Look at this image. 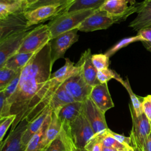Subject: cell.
Wrapping results in <instances>:
<instances>
[{
    "label": "cell",
    "instance_id": "21",
    "mask_svg": "<svg viewBox=\"0 0 151 151\" xmlns=\"http://www.w3.org/2000/svg\"><path fill=\"white\" fill-rule=\"evenodd\" d=\"M50 111L51 110L49 107H48L40 115L29 123L28 127L23 134L22 139V143L25 147H27V144L34 134L41 127Z\"/></svg>",
    "mask_w": 151,
    "mask_h": 151
},
{
    "label": "cell",
    "instance_id": "45",
    "mask_svg": "<svg viewBox=\"0 0 151 151\" xmlns=\"http://www.w3.org/2000/svg\"><path fill=\"white\" fill-rule=\"evenodd\" d=\"M102 151H118V150H117L115 148H113V147H108L103 146Z\"/></svg>",
    "mask_w": 151,
    "mask_h": 151
},
{
    "label": "cell",
    "instance_id": "1",
    "mask_svg": "<svg viewBox=\"0 0 151 151\" xmlns=\"http://www.w3.org/2000/svg\"><path fill=\"white\" fill-rule=\"evenodd\" d=\"M53 64L49 42L36 51L22 69L17 88L8 99L11 114L16 115L10 131L24 119L31 122L48 107L63 84L51 77Z\"/></svg>",
    "mask_w": 151,
    "mask_h": 151
},
{
    "label": "cell",
    "instance_id": "7",
    "mask_svg": "<svg viewBox=\"0 0 151 151\" xmlns=\"http://www.w3.org/2000/svg\"><path fill=\"white\" fill-rule=\"evenodd\" d=\"M140 3L133 5H128V3L123 0H107L99 8L112 17L116 23L124 21L131 14L137 12Z\"/></svg>",
    "mask_w": 151,
    "mask_h": 151
},
{
    "label": "cell",
    "instance_id": "35",
    "mask_svg": "<svg viewBox=\"0 0 151 151\" xmlns=\"http://www.w3.org/2000/svg\"><path fill=\"white\" fill-rule=\"evenodd\" d=\"M74 0H38L33 5L28 6L26 9V11L32 10L40 6L49 5H62V4H71Z\"/></svg>",
    "mask_w": 151,
    "mask_h": 151
},
{
    "label": "cell",
    "instance_id": "23",
    "mask_svg": "<svg viewBox=\"0 0 151 151\" xmlns=\"http://www.w3.org/2000/svg\"><path fill=\"white\" fill-rule=\"evenodd\" d=\"M74 101L72 96L61 84L54 94L48 107L52 111Z\"/></svg>",
    "mask_w": 151,
    "mask_h": 151
},
{
    "label": "cell",
    "instance_id": "50",
    "mask_svg": "<svg viewBox=\"0 0 151 151\" xmlns=\"http://www.w3.org/2000/svg\"><path fill=\"white\" fill-rule=\"evenodd\" d=\"M127 148H125V149H123V150H118V151H128V149H127Z\"/></svg>",
    "mask_w": 151,
    "mask_h": 151
},
{
    "label": "cell",
    "instance_id": "33",
    "mask_svg": "<svg viewBox=\"0 0 151 151\" xmlns=\"http://www.w3.org/2000/svg\"><path fill=\"white\" fill-rule=\"evenodd\" d=\"M91 60L93 65L97 70L100 71L109 67L110 62L109 57L104 54H95L92 55Z\"/></svg>",
    "mask_w": 151,
    "mask_h": 151
},
{
    "label": "cell",
    "instance_id": "43",
    "mask_svg": "<svg viewBox=\"0 0 151 151\" xmlns=\"http://www.w3.org/2000/svg\"><path fill=\"white\" fill-rule=\"evenodd\" d=\"M38 1V0H24V1L25 2L26 4L27 5V8L28 6H29L33 5L34 4H35V2H37Z\"/></svg>",
    "mask_w": 151,
    "mask_h": 151
},
{
    "label": "cell",
    "instance_id": "24",
    "mask_svg": "<svg viewBox=\"0 0 151 151\" xmlns=\"http://www.w3.org/2000/svg\"><path fill=\"white\" fill-rule=\"evenodd\" d=\"M80 68L69 58H65L64 65L52 74L51 77L63 83L68 78L80 73Z\"/></svg>",
    "mask_w": 151,
    "mask_h": 151
},
{
    "label": "cell",
    "instance_id": "17",
    "mask_svg": "<svg viewBox=\"0 0 151 151\" xmlns=\"http://www.w3.org/2000/svg\"><path fill=\"white\" fill-rule=\"evenodd\" d=\"M83 102L74 101L67 104L54 111L63 124V127L67 128L83 112Z\"/></svg>",
    "mask_w": 151,
    "mask_h": 151
},
{
    "label": "cell",
    "instance_id": "38",
    "mask_svg": "<svg viewBox=\"0 0 151 151\" xmlns=\"http://www.w3.org/2000/svg\"><path fill=\"white\" fill-rule=\"evenodd\" d=\"M21 73V71H19L16 77L8 84V86L3 90H2L8 99H9L12 96L17 88L20 78Z\"/></svg>",
    "mask_w": 151,
    "mask_h": 151
},
{
    "label": "cell",
    "instance_id": "19",
    "mask_svg": "<svg viewBox=\"0 0 151 151\" xmlns=\"http://www.w3.org/2000/svg\"><path fill=\"white\" fill-rule=\"evenodd\" d=\"M74 147L67 131L63 127L58 136L48 145L44 151H73Z\"/></svg>",
    "mask_w": 151,
    "mask_h": 151
},
{
    "label": "cell",
    "instance_id": "15",
    "mask_svg": "<svg viewBox=\"0 0 151 151\" xmlns=\"http://www.w3.org/2000/svg\"><path fill=\"white\" fill-rule=\"evenodd\" d=\"M91 56V50L90 48L86 50L82 53L76 64L78 66L80 73L87 84L94 87L100 84V82L97 77L98 71L93 64Z\"/></svg>",
    "mask_w": 151,
    "mask_h": 151
},
{
    "label": "cell",
    "instance_id": "39",
    "mask_svg": "<svg viewBox=\"0 0 151 151\" xmlns=\"http://www.w3.org/2000/svg\"><path fill=\"white\" fill-rule=\"evenodd\" d=\"M137 34L142 38L143 41L142 42L145 47L151 52V27L140 29L137 32Z\"/></svg>",
    "mask_w": 151,
    "mask_h": 151
},
{
    "label": "cell",
    "instance_id": "46",
    "mask_svg": "<svg viewBox=\"0 0 151 151\" xmlns=\"http://www.w3.org/2000/svg\"><path fill=\"white\" fill-rule=\"evenodd\" d=\"M105 1H107V0H105ZM123 1H124L126 2H127L128 4H129L130 5H134L135 4H136V0H123Z\"/></svg>",
    "mask_w": 151,
    "mask_h": 151
},
{
    "label": "cell",
    "instance_id": "28",
    "mask_svg": "<svg viewBox=\"0 0 151 151\" xmlns=\"http://www.w3.org/2000/svg\"><path fill=\"white\" fill-rule=\"evenodd\" d=\"M136 41H141V42L143 41L142 38L138 34L133 37L124 38L120 40V41H119L114 45H113L111 48L107 50L104 54L110 58V57L113 55L116 52L119 51L120 49L127 46L131 43H133Z\"/></svg>",
    "mask_w": 151,
    "mask_h": 151
},
{
    "label": "cell",
    "instance_id": "44",
    "mask_svg": "<svg viewBox=\"0 0 151 151\" xmlns=\"http://www.w3.org/2000/svg\"><path fill=\"white\" fill-rule=\"evenodd\" d=\"M17 1H19V0H0V3L5 4H9L14 3Z\"/></svg>",
    "mask_w": 151,
    "mask_h": 151
},
{
    "label": "cell",
    "instance_id": "16",
    "mask_svg": "<svg viewBox=\"0 0 151 151\" xmlns=\"http://www.w3.org/2000/svg\"><path fill=\"white\" fill-rule=\"evenodd\" d=\"M89 97L104 113L114 106L109 90L107 83H100L93 87Z\"/></svg>",
    "mask_w": 151,
    "mask_h": 151
},
{
    "label": "cell",
    "instance_id": "40",
    "mask_svg": "<svg viewBox=\"0 0 151 151\" xmlns=\"http://www.w3.org/2000/svg\"><path fill=\"white\" fill-rule=\"evenodd\" d=\"M142 99L143 111L149 120L151 122V95H148Z\"/></svg>",
    "mask_w": 151,
    "mask_h": 151
},
{
    "label": "cell",
    "instance_id": "32",
    "mask_svg": "<svg viewBox=\"0 0 151 151\" xmlns=\"http://www.w3.org/2000/svg\"><path fill=\"white\" fill-rule=\"evenodd\" d=\"M108 129L103 133V145L104 147H113L116 149L118 150H123L128 147L120 143L116 139H115L109 133Z\"/></svg>",
    "mask_w": 151,
    "mask_h": 151
},
{
    "label": "cell",
    "instance_id": "13",
    "mask_svg": "<svg viewBox=\"0 0 151 151\" xmlns=\"http://www.w3.org/2000/svg\"><path fill=\"white\" fill-rule=\"evenodd\" d=\"M31 31V28L11 35L0 41V68L4 67L6 60L17 53L24 38Z\"/></svg>",
    "mask_w": 151,
    "mask_h": 151
},
{
    "label": "cell",
    "instance_id": "30",
    "mask_svg": "<svg viewBox=\"0 0 151 151\" xmlns=\"http://www.w3.org/2000/svg\"><path fill=\"white\" fill-rule=\"evenodd\" d=\"M21 70L17 71L5 66L0 68V91L3 90Z\"/></svg>",
    "mask_w": 151,
    "mask_h": 151
},
{
    "label": "cell",
    "instance_id": "14",
    "mask_svg": "<svg viewBox=\"0 0 151 151\" xmlns=\"http://www.w3.org/2000/svg\"><path fill=\"white\" fill-rule=\"evenodd\" d=\"M29 122L27 119L20 122L15 129L9 132L4 142L1 143L0 151H25L26 147L22 143V136Z\"/></svg>",
    "mask_w": 151,
    "mask_h": 151
},
{
    "label": "cell",
    "instance_id": "37",
    "mask_svg": "<svg viewBox=\"0 0 151 151\" xmlns=\"http://www.w3.org/2000/svg\"><path fill=\"white\" fill-rule=\"evenodd\" d=\"M15 118H16V115L11 114L8 117H6L1 120V124H0V143H1L3 142L2 140L4 137L5 136V133H6L9 127L12 125Z\"/></svg>",
    "mask_w": 151,
    "mask_h": 151
},
{
    "label": "cell",
    "instance_id": "31",
    "mask_svg": "<svg viewBox=\"0 0 151 151\" xmlns=\"http://www.w3.org/2000/svg\"><path fill=\"white\" fill-rule=\"evenodd\" d=\"M97 77L100 83H106L112 78L116 80L120 83L123 80L118 73L109 68L98 71Z\"/></svg>",
    "mask_w": 151,
    "mask_h": 151
},
{
    "label": "cell",
    "instance_id": "51",
    "mask_svg": "<svg viewBox=\"0 0 151 151\" xmlns=\"http://www.w3.org/2000/svg\"><path fill=\"white\" fill-rule=\"evenodd\" d=\"M150 122V124H151V122Z\"/></svg>",
    "mask_w": 151,
    "mask_h": 151
},
{
    "label": "cell",
    "instance_id": "29",
    "mask_svg": "<svg viewBox=\"0 0 151 151\" xmlns=\"http://www.w3.org/2000/svg\"><path fill=\"white\" fill-rule=\"evenodd\" d=\"M121 84L124 86V87L127 91L131 100V104L133 107V109L137 116L140 115L143 113L142 109V100H140V97H138L132 91L131 86L129 83V79L127 78L125 80H123Z\"/></svg>",
    "mask_w": 151,
    "mask_h": 151
},
{
    "label": "cell",
    "instance_id": "10",
    "mask_svg": "<svg viewBox=\"0 0 151 151\" xmlns=\"http://www.w3.org/2000/svg\"><path fill=\"white\" fill-rule=\"evenodd\" d=\"M76 101L84 102L90 96L93 87L86 81L80 71L62 84Z\"/></svg>",
    "mask_w": 151,
    "mask_h": 151
},
{
    "label": "cell",
    "instance_id": "18",
    "mask_svg": "<svg viewBox=\"0 0 151 151\" xmlns=\"http://www.w3.org/2000/svg\"><path fill=\"white\" fill-rule=\"evenodd\" d=\"M137 13V16L130 22L129 27L137 32L142 29L151 27V0L140 2Z\"/></svg>",
    "mask_w": 151,
    "mask_h": 151
},
{
    "label": "cell",
    "instance_id": "20",
    "mask_svg": "<svg viewBox=\"0 0 151 151\" xmlns=\"http://www.w3.org/2000/svg\"><path fill=\"white\" fill-rule=\"evenodd\" d=\"M51 113L52 111L51 110L41 127L30 139L29 142L27 145L25 151H43V141L45 138L47 128L51 119Z\"/></svg>",
    "mask_w": 151,
    "mask_h": 151
},
{
    "label": "cell",
    "instance_id": "41",
    "mask_svg": "<svg viewBox=\"0 0 151 151\" xmlns=\"http://www.w3.org/2000/svg\"><path fill=\"white\" fill-rule=\"evenodd\" d=\"M108 132L115 139H116L120 143L125 145L126 146H131L132 140L130 137H126L124 135L116 133L115 132H113L109 129H108Z\"/></svg>",
    "mask_w": 151,
    "mask_h": 151
},
{
    "label": "cell",
    "instance_id": "47",
    "mask_svg": "<svg viewBox=\"0 0 151 151\" xmlns=\"http://www.w3.org/2000/svg\"><path fill=\"white\" fill-rule=\"evenodd\" d=\"M73 151H88V150H87L85 149H78V148H76V147H74Z\"/></svg>",
    "mask_w": 151,
    "mask_h": 151
},
{
    "label": "cell",
    "instance_id": "4",
    "mask_svg": "<svg viewBox=\"0 0 151 151\" xmlns=\"http://www.w3.org/2000/svg\"><path fill=\"white\" fill-rule=\"evenodd\" d=\"M129 109L132 120V128L130 134L131 146L143 151L146 139L151 133L150 122L144 113L137 116L131 103L129 104Z\"/></svg>",
    "mask_w": 151,
    "mask_h": 151
},
{
    "label": "cell",
    "instance_id": "27",
    "mask_svg": "<svg viewBox=\"0 0 151 151\" xmlns=\"http://www.w3.org/2000/svg\"><path fill=\"white\" fill-rule=\"evenodd\" d=\"M27 7L24 0H19L9 4L0 3V19L18 12H25Z\"/></svg>",
    "mask_w": 151,
    "mask_h": 151
},
{
    "label": "cell",
    "instance_id": "36",
    "mask_svg": "<svg viewBox=\"0 0 151 151\" xmlns=\"http://www.w3.org/2000/svg\"><path fill=\"white\" fill-rule=\"evenodd\" d=\"M11 114V105L2 91H0V120Z\"/></svg>",
    "mask_w": 151,
    "mask_h": 151
},
{
    "label": "cell",
    "instance_id": "25",
    "mask_svg": "<svg viewBox=\"0 0 151 151\" xmlns=\"http://www.w3.org/2000/svg\"><path fill=\"white\" fill-rule=\"evenodd\" d=\"M34 54L35 52H17L6 60L4 66L17 71L21 70Z\"/></svg>",
    "mask_w": 151,
    "mask_h": 151
},
{
    "label": "cell",
    "instance_id": "11",
    "mask_svg": "<svg viewBox=\"0 0 151 151\" xmlns=\"http://www.w3.org/2000/svg\"><path fill=\"white\" fill-rule=\"evenodd\" d=\"M83 113L91 126L95 135L104 132L107 129L104 113L88 97L83 102Z\"/></svg>",
    "mask_w": 151,
    "mask_h": 151
},
{
    "label": "cell",
    "instance_id": "9",
    "mask_svg": "<svg viewBox=\"0 0 151 151\" xmlns=\"http://www.w3.org/2000/svg\"><path fill=\"white\" fill-rule=\"evenodd\" d=\"M70 4L49 5L38 7L25 12V17L30 27L47 20L52 19L67 8Z\"/></svg>",
    "mask_w": 151,
    "mask_h": 151
},
{
    "label": "cell",
    "instance_id": "5",
    "mask_svg": "<svg viewBox=\"0 0 151 151\" xmlns=\"http://www.w3.org/2000/svg\"><path fill=\"white\" fill-rule=\"evenodd\" d=\"M51 39V32L47 24L40 25L31 29L17 52H35Z\"/></svg>",
    "mask_w": 151,
    "mask_h": 151
},
{
    "label": "cell",
    "instance_id": "8",
    "mask_svg": "<svg viewBox=\"0 0 151 151\" xmlns=\"http://www.w3.org/2000/svg\"><path fill=\"white\" fill-rule=\"evenodd\" d=\"M25 12H18L0 19V41L6 37L30 29Z\"/></svg>",
    "mask_w": 151,
    "mask_h": 151
},
{
    "label": "cell",
    "instance_id": "6",
    "mask_svg": "<svg viewBox=\"0 0 151 151\" xmlns=\"http://www.w3.org/2000/svg\"><path fill=\"white\" fill-rule=\"evenodd\" d=\"M78 31L77 28L73 29L57 35L50 41L51 57L54 64L58 59L64 58L67 50L78 41Z\"/></svg>",
    "mask_w": 151,
    "mask_h": 151
},
{
    "label": "cell",
    "instance_id": "22",
    "mask_svg": "<svg viewBox=\"0 0 151 151\" xmlns=\"http://www.w3.org/2000/svg\"><path fill=\"white\" fill-rule=\"evenodd\" d=\"M62 127L63 124L58 118L57 113L54 111H52L51 119L47 128L45 138L43 141V151L45 150L48 145L58 136Z\"/></svg>",
    "mask_w": 151,
    "mask_h": 151
},
{
    "label": "cell",
    "instance_id": "26",
    "mask_svg": "<svg viewBox=\"0 0 151 151\" xmlns=\"http://www.w3.org/2000/svg\"><path fill=\"white\" fill-rule=\"evenodd\" d=\"M105 2V0H74L62 13L88 9H98Z\"/></svg>",
    "mask_w": 151,
    "mask_h": 151
},
{
    "label": "cell",
    "instance_id": "42",
    "mask_svg": "<svg viewBox=\"0 0 151 151\" xmlns=\"http://www.w3.org/2000/svg\"><path fill=\"white\" fill-rule=\"evenodd\" d=\"M143 151H151V133L146 139Z\"/></svg>",
    "mask_w": 151,
    "mask_h": 151
},
{
    "label": "cell",
    "instance_id": "12",
    "mask_svg": "<svg viewBox=\"0 0 151 151\" xmlns=\"http://www.w3.org/2000/svg\"><path fill=\"white\" fill-rule=\"evenodd\" d=\"M115 23L116 21L112 17L98 8L86 18L77 29L82 32H91L107 29Z\"/></svg>",
    "mask_w": 151,
    "mask_h": 151
},
{
    "label": "cell",
    "instance_id": "48",
    "mask_svg": "<svg viewBox=\"0 0 151 151\" xmlns=\"http://www.w3.org/2000/svg\"><path fill=\"white\" fill-rule=\"evenodd\" d=\"M127 149H128V151H134V150L133 147L132 146H128Z\"/></svg>",
    "mask_w": 151,
    "mask_h": 151
},
{
    "label": "cell",
    "instance_id": "49",
    "mask_svg": "<svg viewBox=\"0 0 151 151\" xmlns=\"http://www.w3.org/2000/svg\"><path fill=\"white\" fill-rule=\"evenodd\" d=\"M133 147L134 151H142V150H141L140 149H139L137 147Z\"/></svg>",
    "mask_w": 151,
    "mask_h": 151
},
{
    "label": "cell",
    "instance_id": "2",
    "mask_svg": "<svg viewBox=\"0 0 151 151\" xmlns=\"http://www.w3.org/2000/svg\"><path fill=\"white\" fill-rule=\"evenodd\" d=\"M96 9H88L61 13L51 19L47 25L51 32L52 38L66 31L77 28L81 22L91 15Z\"/></svg>",
    "mask_w": 151,
    "mask_h": 151
},
{
    "label": "cell",
    "instance_id": "3",
    "mask_svg": "<svg viewBox=\"0 0 151 151\" xmlns=\"http://www.w3.org/2000/svg\"><path fill=\"white\" fill-rule=\"evenodd\" d=\"M64 129L67 131L74 147L78 149H84L88 142L95 135L83 111L71 123L68 127Z\"/></svg>",
    "mask_w": 151,
    "mask_h": 151
},
{
    "label": "cell",
    "instance_id": "34",
    "mask_svg": "<svg viewBox=\"0 0 151 151\" xmlns=\"http://www.w3.org/2000/svg\"><path fill=\"white\" fill-rule=\"evenodd\" d=\"M104 133V132H103ZM94 135V137L88 142L84 149L88 151H102L103 145V133Z\"/></svg>",
    "mask_w": 151,
    "mask_h": 151
}]
</instances>
